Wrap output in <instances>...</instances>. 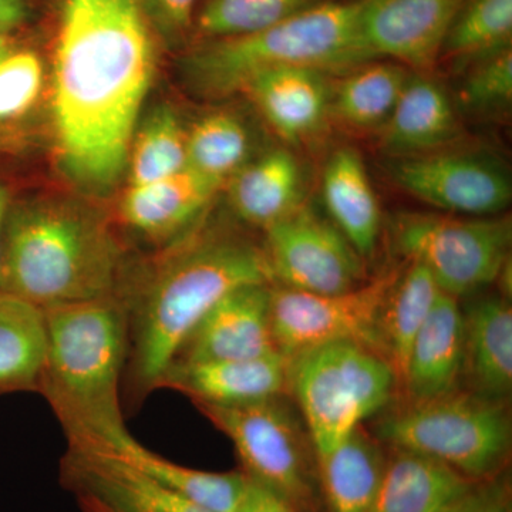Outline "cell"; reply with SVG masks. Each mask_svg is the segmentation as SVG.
<instances>
[{"instance_id":"6da1fadb","label":"cell","mask_w":512,"mask_h":512,"mask_svg":"<svg viewBox=\"0 0 512 512\" xmlns=\"http://www.w3.org/2000/svg\"><path fill=\"white\" fill-rule=\"evenodd\" d=\"M156 69L140 0H62L52 111L64 174L89 191L116 184Z\"/></svg>"},{"instance_id":"7a4b0ae2","label":"cell","mask_w":512,"mask_h":512,"mask_svg":"<svg viewBox=\"0 0 512 512\" xmlns=\"http://www.w3.org/2000/svg\"><path fill=\"white\" fill-rule=\"evenodd\" d=\"M248 285H274L264 248L228 234L180 242L158 259L136 291L120 296L127 313L124 389L140 404L160 389L198 323L228 293Z\"/></svg>"},{"instance_id":"3957f363","label":"cell","mask_w":512,"mask_h":512,"mask_svg":"<svg viewBox=\"0 0 512 512\" xmlns=\"http://www.w3.org/2000/svg\"><path fill=\"white\" fill-rule=\"evenodd\" d=\"M45 362L36 393L52 407L69 447L107 451L128 433L121 407L128 353L120 296L43 309Z\"/></svg>"},{"instance_id":"277c9868","label":"cell","mask_w":512,"mask_h":512,"mask_svg":"<svg viewBox=\"0 0 512 512\" xmlns=\"http://www.w3.org/2000/svg\"><path fill=\"white\" fill-rule=\"evenodd\" d=\"M121 248L107 222L72 202L10 211L0 291L39 309L110 298L120 292Z\"/></svg>"},{"instance_id":"5b68a950","label":"cell","mask_w":512,"mask_h":512,"mask_svg":"<svg viewBox=\"0 0 512 512\" xmlns=\"http://www.w3.org/2000/svg\"><path fill=\"white\" fill-rule=\"evenodd\" d=\"M363 3L323 0L261 32L214 40L190 57L188 77L202 94L227 96L266 70L302 67L343 72L372 62L360 42Z\"/></svg>"},{"instance_id":"8992f818","label":"cell","mask_w":512,"mask_h":512,"mask_svg":"<svg viewBox=\"0 0 512 512\" xmlns=\"http://www.w3.org/2000/svg\"><path fill=\"white\" fill-rule=\"evenodd\" d=\"M397 379L386 357L365 343L345 340L289 360L295 394L315 460L332 453L392 399Z\"/></svg>"},{"instance_id":"52a82bcc","label":"cell","mask_w":512,"mask_h":512,"mask_svg":"<svg viewBox=\"0 0 512 512\" xmlns=\"http://www.w3.org/2000/svg\"><path fill=\"white\" fill-rule=\"evenodd\" d=\"M377 437L394 450L433 458L485 481L498 476L510 454L511 417L504 399L457 389L390 414Z\"/></svg>"},{"instance_id":"ba28073f","label":"cell","mask_w":512,"mask_h":512,"mask_svg":"<svg viewBox=\"0 0 512 512\" xmlns=\"http://www.w3.org/2000/svg\"><path fill=\"white\" fill-rule=\"evenodd\" d=\"M393 238L407 261L426 268L441 292L457 299L493 284L510 264V218L403 214Z\"/></svg>"},{"instance_id":"9c48e42d","label":"cell","mask_w":512,"mask_h":512,"mask_svg":"<svg viewBox=\"0 0 512 512\" xmlns=\"http://www.w3.org/2000/svg\"><path fill=\"white\" fill-rule=\"evenodd\" d=\"M281 397L242 406H194L237 451L241 471L266 490L284 498L296 511L312 507V444Z\"/></svg>"},{"instance_id":"30bf717a","label":"cell","mask_w":512,"mask_h":512,"mask_svg":"<svg viewBox=\"0 0 512 512\" xmlns=\"http://www.w3.org/2000/svg\"><path fill=\"white\" fill-rule=\"evenodd\" d=\"M399 275V269H393L339 293H309L272 286L271 328L276 349L288 360L345 340L365 343L377 350V322Z\"/></svg>"},{"instance_id":"8fae6325","label":"cell","mask_w":512,"mask_h":512,"mask_svg":"<svg viewBox=\"0 0 512 512\" xmlns=\"http://www.w3.org/2000/svg\"><path fill=\"white\" fill-rule=\"evenodd\" d=\"M274 284L309 293H339L365 282L362 256L332 221L298 208L265 229Z\"/></svg>"},{"instance_id":"7c38bea8","label":"cell","mask_w":512,"mask_h":512,"mask_svg":"<svg viewBox=\"0 0 512 512\" xmlns=\"http://www.w3.org/2000/svg\"><path fill=\"white\" fill-rule=\"evenodd\" d=\"M389 173L407 194L447 214L494 217L511 202V180L503 165L473 151L394 158Z\"/></svg>"},{"instance_id":"4fadbf2b","label":"cell","mask_w":512,"mask_h":512,"mask_svg":"<svg viewBox=\"0 0 512 512\" xmlns=\"http://www.w3.org/2000/svg\"><path fill=\"white\" fill-rule=\"evenodd\" d=\"M468 0H365L360 42L370 60L389 57L426 72L441 57L451 26Z\"/></svg>"},{"instance_id":"5bb4252c","label":"cell","mask_w":512,"mask_h":512,"mask_svg":"<svg viewBox=\"0 0 512 512\" xmlns=\"http://www.w3.org/2000/svg\"><path fill=\"white\" fill-rule=\"evenodd\" d=\"M60 484L89 495L114 512H212L103 451L67 447Z\"/></svg>"},{"instance_id":"9a60e30c","label":"cell","mask_w":512,"mask_h":512,"mask_svg":"<svg viewBox=\"0 0 512 512\" xmlns=\"http://www.w3.org/2000/svg\"><path fill=\"white\" fill-rule=\"evenodd\" d=\"M271 289L272 285H248L228 293L198 323L174 363L279 353L272 336Z\"/></svg>"},{"instance_id":"2e32d148","label":"cell","mask_w":512,"mask_h":512,"mask_svg":"<svg viewBox=\"0 0 512 512\" xmlns=\"http://www.w3.org/2000/svg\"><path fill=\"white\" fill-rule=\"evenodd\" d=\"M160 389L175 390L192 403L212 406L264 402L289 389V360L274 353L251 359L174 363Z\"/></svg>"},{"instance_id":"e0dca14e","label":"cell","mask_w":512,"mask_h":512,"mask_svg":"<svg viewBox=\"0 0 512 512\" xmlns=\"http://www.w3.org/2000/svg\"><path fill=\"white\" fill-rule=\"evenodd\" d=\"M221 185L188 167L163 180L131 185L121 200V221L153 241H168L200 217Z\"/></svg>"},{"instance_id":"ac0fdd59","label":"cell","mask_w":512,"mask_h":512,"mask_svg":"<svg viewBox=\"0 0 512 512\" xmlns=\"http://www.w3.org/2000/svg\"><path fill=\"white\" fill-rule=\"evenodd\" d=\"M464 373V313L454 296L441 293L413 340L400 383L412 402L458 389Z\"/></svg>"},{"instance_id":"d6986e66","label":"cell","mask_w":512,"mask_h":512,"mask_svg":"<svg viewBox=\"0 0 512 512\" xmlns=\"http://www.w3.org/2000/svg\"><path fill=\"white\" fill-rule=\"evenodd\" d=\"M325 74L302 67H282L255 74L244 86L268 123L288 143L318 133L329 114Z\"/></svg>"},{"instance_id":"ffe728a7","label":"cell","mask_w":512,"mask_h":512,"mask_svg":"<svg viewBox=\"0 0 512 512\" xmlns=\"http://www.w3.org/2000/svg\"><path fill=\"white\" fill-rule=\"evenodd\" d=\"M480 483L433 458L394 450L370 512H446Z\"/></svg>"},{"instance_id":"44dd1931","label":"cell","mask_w":512,"mask_h":512,"mask_svg":"<svg viewBox=\"0 0 512 512\" xmlns=\"http://www.w3.org/2000/svg\"><path fill=\"white\" fill-rule=\"evenodd\" d=\"M383 127V148L394 158L444 150L460 134L453 101L424 74L407 79Z\"/></svg>"},{"instance_id":"7402d4cb","label":"cell","mask_w":512,"mask_h":512,"mask_svg":"<svg viewBox=\"0 0 512 512\" xmlns=\"http://www.w3.org/2000/svg\"><path fill=\"white\" fill-rule=\"evenodd\" d=\"M464 313V373L474 392L505 399L512 387V309L504 298H484Z\"/></svg>"},{"instance_id":"603a6c76","label":"cell","mask_w":512,"mask_h":512,"mask_svg":"<svg viewBox=\"0 0 512 512\" xmlns=\"http://www.w3.org/2000/svg\"><path fill=\"white\" fill-rule=\"evenodd\" d=\"M322 194L335 227L360 256L373 254L382 214L365 163L353 148H339L330 156L323 173Z\"/></svg>"},{"instance_id":"cb8c5ba5","label":"cell","mask_w":512,"mask_h":512,"mask_svg":"<svg viewBox=\"0 0 512 512\" xmlns=\"http://www.w3.org/2000/svg\"><path fill=\"white\" fill-rule=\"evenodd\" d=\"M229 197L242 221L269 228L302 207L301 165L291 151H269L232 177Z\"/></svg>"},{"instance_id":"d4e9b609","label":"cell","mask_w":512,"mask_h":512,"mask_svg":"<svg viewBox=\"0 0 512 512\" xmlns=\"http://www.w3.org/2000/svg\"><path fill=\"white\" fill-rule=\"evenodd\" d=\"M103 453L119 458L128 466L212 512L237 511L247 490L248 477L241 470L211 473L183 466L148 450L131 434Z\"/></svg>"},{"instance_id":"484cf974","label":"cell","mask_w":512,"mask_h":512,"mask_svg":"<svg viewBox=\"0 0 512 512\" xmlns=\"http://www.w3.org/2000/svg\"><path fill=\"white\" fill-rule=\"evenodd\" d=\"M384 464L382 450L362 426L316 461L328 512H370Z\"/></svg>"},{"instance_id":"4316f807","label":"cell","mask_w":512,"mask_h":512,"mask_svg":"<svg viewBox=\"0 0 512 512\" xmlns=\"http://www.w3.org/2000/svg\"><path fill=\"white\" fill-rule=\"evenodd\" d=\"M441 293L430 272L410 262L387 295L377 322V350L392 366L397 382L402 380L413 340Z\"/></svg>"},{"instance_id":"83f0119b","label":"cell","mask_w":512,"mask_h":512,"mask_svg":"<svg viewBox=\"0 0 512 512\" xmlns=\"http://www.w3.org/2000/svg\"><path fill=\"white\" fill-rule=\"evenodd\" d=\"M45 348L42 309L0 291V394L36 392Z\"/></svg>"},{"instance_id":"f1b7e54d","label":"cell","mask_w":512,"mask_h":512,"mask_svg":"<svg viewBox=\"0 0 512 512\" xmlns=\"http://www.w3.org/2000/svg\"><path fill=\"white\" fill-rule=\"evenodd\" d=\"M407 79L400 64H360L330 93L329 113L356 128L384 126Z\"/></svg>"},{"instance_id":"f546056e","label":"cell","mask_w":512,"mask_h":512,"mask_svg":"<svg viewBox=\"0 0 512 512\" xmlns=\"http://www.w3.org/2000/svg\"><path fill=\"white\" fill-rule=\"evenodd\" d=\"M512 0H468L448 32L441 56L461 66L510 49Z\"/></svg>"},{"instance_id":"4dcf8cb0","label":"cell","mask_w":512,"mask_h":512,"mask_svg":"<svg viewBox=\"0 0 512 512\" xmlns=\"http://www.w3.org/2000/svg\"><path fill=\"white\" fill-rule=\"evenodd\" d=\"M251 138L231 113L205 116L187 133V167L224 183L248 164Z\"/></svg>"},{"instance_id":"1f68e13d","label":"cell","mask_w":512,"mask_h":512,"mask_svg":"<svg viewBox=\"0 0 512 512\" xmlns=\"http://www.w3.org/2000/svg\"><path fill=\"white\" fill-rule=\"evenodd\" d=\"M187 168V133L177 114L160 107L134 141L130 157L131 185L163 180Z\"/></svg>"},{"instance_id":"d6a6232c","label":"cell","mask_w":512,"mask_h":512,"mask_svg":"<svg viewBox=\"0 0 512 512\" xmlns=\"http://www.w3.org/2000/svg\"><path fill=\"white\" fill-rule=\"evenodd\" d=\"M320 2L323 0H210L198 16V29L214 40L252 35Z\"/></svg>"},{"instance_id":"836d02e7","label":"cell","mask_w":512,"mask_h":512,"mask_svg":"<svg viewBox=\"0 0 512 512\" xmlns=\"http://www.w3.org/2000/svg\"><path fill=\"white\" fill-rule=\"evenodd\" d=\"M458 96L470 113H495L507 109L512 100L511 47L470 64Z\"/></svg>"},{"instance_id":"e575fe53","label":"cell","mask_w":512,"mask_h":512,"mask_svg":"<svg viewBox=\"0 0 512 512\" xmlns=\"http://www.w3.org/2000/svg\"><path fill=\"white\" fill-rule=\"evenodd\" d=\"M43 84V66L32 52L0 56V123L22 116L35 103Z\"/></svg>"},{"instance_id":"d590c367","label":"cell","mask_w":512,"mask_h":512,"mask_svg":"<svg viewBox=\"0 0 512 512\" xmlns=\"http://www.w3.org/2000/svg\"><path fill=\"white\" fill-rule=\"evenodd\" d=\"M446 512H511L510 483L498 476L481 481L464 500Z\"/></svg>"},{"instance_id":"8d00e7d4","label":"cell","mask_w":512,"mask_h":512,"mask_svg":"<svg viewBox=\"0 0 512 512\" xmlns=\"http://www.w3.org/2000/svg\"><path fill=\"white\" fill-rule=\"evenodd\" d=\"M197 0H148L158 25L167 33L177 35L191 25Z\"/></svg>"},{"instance_id":"74e56055","label":"cell","mask_w":512,"mask_h":512,"mask_svg":"<svg viewBox=\"0 0 512 512\" xmlns=\"http://www.w3.org/2000/svg\"><path fill=\"white\" fill-rule=\"evenodd\" d=\"M235 512H298L284 498L249 480Z\"/></svg>"},{"instance_id":"f35d334b","label":"cell","mask_w":512,"mask_h":512,"mask_svg":"<svg viewBox=\"0 0 512 512\" xmlns=\"http://www.w3.org/2000/svg\"><path fill=\"white\" fill-rule=\"evenodd\" d=\"M28 0H0V33L8 35L26 19Z\"/></svg>"},{"instance_id":"ab89813d","label":"cell","mask_w":512,"mask_h":512,"mask_svg":"<svg viewBox=\"0 0 512 512\" xmlns=\"http://www.w3.org/2000/svg\"><path fill=\"white\" fill-rule=\"evenodd\" d=\"M9 192L0 184V281H2V244L3 231H5L6 218L9 214Z\"/></svg>"},{"instance_id":"60d3db41","label":"cell","mask_w":512,"mask_h":512,"mask_svg":"<svg viewBox=\"0 0 512 512\" xmlns=\"http://www.w3.org/2000/svg\"><path fill=\"white\" fill-rule=\"evenodd\" d=\"M76 503L79 505L80 512H114L89 495H76Z\"/></svg>"},{"instance_id":"b9f144b4","label":"cell","mask_w":512,"mask_h":512,"mask_svg":"<svg viewBox=\"0 0 512 512\" xmlns=\"http://www.w3.org/2000/svg\"><path fill=\"white\" fill-rule=\"evenodd\" d=\"M9 50V39L8 35L0 33V53L8 52Z\"/></svg>"},{"instance_id":"7bdbcfd3","label":"cell","mask_w":512,"mask_h":512,"mask_svg":"<svg viewBox=\"0 0 512 512\" xmlns=\"http://www.w3.org/2000/svg\"><path fill=\"white\" fill-rule=\"evenodd\" d=\"M5 53H6V52H5ZM2 55H3V53H0V56H2Z\"/></svg>"}]
</instances>
